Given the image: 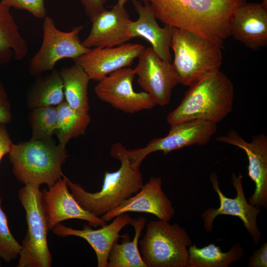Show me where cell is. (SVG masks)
<instances>
[{
    "label": "cell",
    "instance_id": "1",
    "mask_svg": "<svg viewBox=\"0 0 267 267\" xmlns=\"http://www.w3.org/2000/svg\"><path fill=\"white\" fill-rule=\"evenodd\" d=\"M246 0H151L157 19L188 31L222 48L230 37L229 24L235 9Z\"/></svg>",
    "mask_w": 267,
    "mask_h": 267
},
{
    "label": "cell",
    "instance_id": "2",
    "mask_svg": "<svg viewBox=\"0 0 267 267\" xmlns=\"http://www.w3.org/2000/svg\"><path fill=\"white\" fill-rule=\"evenodd\" d=\"M110 154L121 163L119 169L105 172L101 189L91 193L80 184L67 179L70 192L85 210L99 217L118 206L137 193L143 185L140 167L133 165L127 154V149L121 143L112 146Z\"/></svg>",
    "mask_w": 267,
    "mask_h": 267
},
{
    "label": "cell",
    "instance_id": "3",
    "mask_svg": "<svg viewBox=\"0 0 267 267\" xmlns=\"http://www.w3.org/2000/svg\"><path fill=\"white\" fill-rule=\"evenodd\" d=\"M189 87L180 104L167 115L170 125L198 119L217 125L231 112L234 86L220 70Z\"/></svg>",
    "mask_w": 267,
    "mask_h": 267
},
{
    "label": "cell",
    "instance_id": "4",
    "mask_svg": "<svg viewBox=\"0 0 267 267\" xmlns=\"http://www.w3.org/2000/svg\"><path fill=\"white\" fill-rule=\"evenodd\" d=\"M8 154L20 182L48 187L63 178L62 166L68 156L65 146L57 144L52 138L13 143Z\"/></svg>",
    "mask_w": 267,
    "mask_h": 267
},
{
    "label": "cell",
    "instance_id": "5",
    "mask_svg": "<svg viewBox=\"0 0 267 267\" xmlns=\"http://www.w3.org/2000/svg\"><path fill=\"white\" fill-rule=\"evenodd\" d=\"M171 48L172 65L179 83L190 87L219 71L222 63V48L186 30L174 28Z\"/></svg>",
    "mask_w": 267,
    "mask_h": 267
},
{
    "label": "cell",
    "instance_id": "6",
    "mask_svg": "<svg viewBox=\"0 0 267 267\" xmlns=\"http://www.w3.org/2000/svg\"><path fill=\"white\" fill-rule=\"evenodd\" d=\"M138 245L146 267H188V248L192 245V240L177 223L150 221Z\"/></svg>",
    "mask_w": 267,
    "mask_h": 267
},
{
    "label": "cell",
    "instance_id": "7",
    "mask_svg": "<svg viewBox=\"0 0 267 267\" xmlns=\"http://www.w3.org/2000/svg\"><path fill=\"white\" fill-rule=\"evenodd\" d=\"M18 198L26 213L27 230L21 245L17 267H50L52 258L47 239L49 231L40 186L25 185Z\"/></svg>",
    "mask_w": 267,
    "mask_h": 267
},
{
    "label": "cell",
    "instance_id": "8",
    "mask_svg": "<svg viewBox=\"0 0 267 267\" xmlns=\"http://www.w3.org/2000/svg\"><path fill=\"white\" fill-rule=\"evenodd\" d=\"M44 19L43 42L30 60L28 68L30 74L36 77L53 70L59 60H74L89 50L83 45L79 37L84 25L76 26L69 32H63L56 28L51 17L46 16Z\"/></svg>",
    "mask_w": 267,
    "mask_h": 267
},
{
    "label": "cell",
    "instance_id": "9",
    "mask_svg": "<svg viewBox=\"0 0 267 267\" xmlns=\"http://www.w3.org/2000/svg\"><path fill=\"white\" fill-rule=\"evenodd\" d=\"M217 125L198 119L173 124L170 125L166 136L153 138L142 148L127 149V154L132 164L140 167L143 160L152 153L162 151L167 155L185 147L207 144L216 133Z\"/></svg>",
    "mask_w": 267,
    "mask_h": 267
},
{
    "label": "cell",
    "instance_id": "10",
    "mask_svg": "<svg viewBox=\"0 0 267 267\" xmlns=\"http://www.w3.org/2000/svg\"><path fill=\"white\" fill-rule=\"evenodd\" d=\"M243 176L232 173L231 180L236 192L234 198L226 197L219 186L218 175L213 172L210 179L214 190L219 196L220 205L218 208H209L201 214L204 221V227L207 232H212L213 224L216 218L219 215H229L239 218L252 238L255 245L259 244L261 239V233L257 225V218L261 212L259 208L252 206L247 201L243 187Z\"/></svg>",
    "mask_w": 267,
    "mask_h": 267
},
{
    "label": "cell",
    "instance_id": "11",
    "mask_svg": "<svg viewBox=\"0 0 267 267\" xmlns=\"http://www.w3.org/2000/svg\"><path fill=\"white\" fill-rule=\"evenodd\" d=\"M135 76L134 69L129 67L116 70L98 81L94 88L95 93L101 101L125 113L153 108L156 105L147 93L134 91Z\"/></svg>",
    "mask_w": 267,
    "mask_h": 267
},
{
    "label": "cell",
    "instance_id": "12",
    "mask_svg": "<svg viewBox=\"0 0 267 267\" xmlns=\"http://www.w3.org/2000/svg\"><path fill=\"white\" fill-rule=\"evenodd\" d=\"M138 58L134 70L138 85L156 105H168L173 89L179 84L172 63L160 58L151 47L144 48Z\"/></svg>",
    "mask_w": 267,
    "mask_h": 267
},
{
    "label": "cell",
    "instance_id": "13",
    "mask_svg": "<svg viewBox=\"0 0 267 267\" xmlns=\"http://www.w3.org/2000/svg\"><path fill=\"white\" fill-rule=\"evenodd\" d=\"M217 140L244 150L248 160V175L255 182V188L249 203L258 208L267 207V137L259 134L248 142L235 130L219 136Z\"/></svg>",
    "mask_w": 267,
    "mask_h": 267
},
{
    "label": "cell",
    "instance_id": "14",
    "mask_svg": "<svg viewBox=\"0 0 267 267\" xmlns=\"http://www.w3.org/2000/svg\"><path fill=\"white\" fill-rule=\"evenodd\" d=\"M145 48L139 44L125 43L112 47H95L74 59L90 80L99 81L111 73L129 67Z\"/></svg>",
    "mask_w": 267,
    "mask_h": 267
},
{
    "label": "cell",
    "instance_id": "15",
    "mask_svg": "<svg viewBox=\"0 0 267 267\" xmlns=\"http://www.w3.org/2000/svg\"><path fill=\"white\" fill-rule=\"evenodd\" d=\"M160 177H151L140 190L118 206L102 216L108 222L116 216L129 212H140L155 216L158 220L170 221L175 210L162 188Z\"/></svg>",
    "mask_w": 267,
    "mask_h": 267
},
{
    "label": "cell",
    "instance_id": "16",
    "mask_svg": "<svg viewBox=\"0 0 267 267\" xmlns=\"http://www.w3.org/2000/svg\"><path fill=\"white\" fill-rule=\"evenodd\" d=\"M67 179L64 175L48 189L42 191L49 231L57 224L70 219L87 221L95 228L107 224L101 218L85 210L79 204L69 191Z\"/></svg>",
    "mask_w": 267,
    "mask_h": 267
},
{
    "label": "cell",
    "instance_id": "17",
    "mask_svg": "<svg viewBox=\"0 0 267 267\" xmlns=\"http://www.w3.org/2000/svg\"><path fill=\"white\" fill-rule=\"evenodd\" d=\"M230 35L253 50L267 45V0L247 2L234 11L229 24Z\"/></svg>",
    "mask_w": 267,
    "mask_h": 267
},
{
    "label": "cell",
    "instance_id": "18",
    "mask_svg": "<svg viewBox=\"0 0 267 267\" xmlns=\"http://www.w3.org/2000/svg\"><path fill=\"white\" fill-rule=\"evenodd\" d=\"M131 21L125 5L117 3L110 10L105 9L92 19L90 31L82 44L90 49L126 43L133 39L129 30Z\"/></svg>",
    "mask_w": 267,
    "mask_h": 267
},
{
    "label": "cell",
    "instance_id": "19",
    "mask_svg": "<svg viewBox=\"0 0 267 267\" xmlns=\"http://www.w3.org/2000/svg\"><path fill=\"white\" fill-rule=\"evenodd\" d=\"M113 219L110 223L97 229H92L89 224H84L82 229H76L58 223L52 230L60 237L74 236L84 239L95 252L97 267H107L108 256L113 245L122 236L120 231L130 224L132 218L128 213H123Z\"/></svg>",
    "mask_w": 267,
    "mask_h": 267
},
{
    "label": "cell",
    "instance_id": "20",
    "mask_svg": "<svg viewBox=\"0 0 267 267\" xmlns=\"http://www.w3.org/2000/svg\"><path fill=\"white\" fill-rule=\"evenodd\" d=\"M133 4L138 18L136 21H131L129 25L132 38H144L160 58L171 62L170 48L174 28L166 25L162 28L158 25L149 2L143 4L134 0Z\"/></svg>",
    "mask_w": 267,
    "mask_h": 267
},
{
    "label": "cell",
    "instance_id": "21",
    "mask_svg": "<svg viewBox=\"0 0 267 267\" xmlns=\"http://www.w3.org/2000/svg\"><path fill=\"white\" fill-rule=\"evenodd\" d=\"M27 42L21 36L10 8L0 3V66L9 63L12 57L17 61L27 55Z\"/></svg>",
    "mask_w": 267,
    "mask_h": 267
},
{
    "label": "cell",
    "instance_id": "22",
    "mask_svg": "<svg viewBox=\"0 0 267 267\" xmlns=\"http://www.w3.org/2000/svg\"><path fill=\"white\" fill-rule=\"evenodd\" d=\"M147 219L141 216L132 220L130 225L134 229L133 240L127 233L122 235L121 244L117 242L113 245L108 258L107 267H146L138 249V242Z\"/></svg>",
    "mask_w": 267,
    "mask_h": 267
},
{
    "label": "cell",
    "instance_id": "23",
    "mask_svg": "<svg viewBox=\"0 0 267 267\" xmlns=\"http://www.w3.org/2000/svg\"><path fill=\"white\" fill-rule=\"evenodd\" d=\"M62 78L65 100L72 108L84 112L89 110L88 86L90 80L79 65L63 67L59 71Z\"/></svg>",
    "mask_w": 267,
    "mask_h": 267
},
{
    "label": "cell",
    "instance_id": "24",
    "mask_svg": "<svg viewBox=\"0 0 267 267\" xmlns=\"http://www.w3.org/2000/svg\"><path fill=\"white\" fill-rule=\"evenodd\" d=\"M37 77L27 93V104L30 108L57 106L65 101L63 82L59 71L53 69L49 74Z\"/></svg>",
    "mask_w": 267,
    "mask_h": 267
},
{
    "label": "cell",
    "instance_id": "25",
    "mask_svg": "<svg viewBox=\"0 0 267 267\" xmlns=\"http://www.w3.org/2000/svg\"><path fill=\"white\" fill-rule=\"evenodd\" d=\"M188 267H228L241 259L244 252L239 243L233 245L226 252L212 243L202 248L192 244L188 248Z\"/></svg>",
    "mask_w": 267,
    "mask_h": 267
},
{
    "label": "cell",
    "instance_id": "26",
    "mask_svg": "<svg viewBox=\"0 0 267 267\" xmlns=\"http://www.w3.org/2000/svg\"><path fill=\"white\" fill-rule=\"evenodd\" d=\"M57 120L55 131L58 143L66 146L73 138L84 134L90 122L89 112L70 107L65 101L56 106Z\"/></svg>",
    "mask_w": 267,
    "mask_h": 267
},
{
    "label": "cell",
    "instance_id": "27",
    "mask_svg": "<svg viewBox=\"0 0 267 267\" xmlns=\"http://www.w3.org/2000/svg\"><path fill=\"white\" fill-rule=\"evenodd\" d=\"M32 130V139L52 138L56 128V106H46L32 109L29 116Z\"/></svg>",
    "mask_w": 267,
    "mask_h": 267
},
{
    "label": "cell",
    "instance_id": "28",
    "mask_svg": "<svg viewBox=\"0 0 267 267\" xmlns=\"http://www.w3.org/2000/svg\"><path fill=\"white\" fill-rule=\"evenodd\" d=\"M1 203L2 199L0 196V259L6 263H10L19 257L21 245L10 230Z\"/></svg>",
    "mask_w": 267,
    "mask_h": 267
},
{
    "label": "cell",
    "instance_id": "29",
    "mask_svg": "<svg viewBox=\"0 0 267 267\" xmlns=\"http://www.w3.org/2000/svg\"><path fill=\"white\" fill-rule=\"evenodd\" d=\"M0 3L9 8L26 10L37 18L46 16L44 0H0Z\"/></svg>",
    "mask_w": 267,
    "mask_h": 267
},
{
    "label": "cell",
    "instance_id": "30",
    "mask_svg": "<svg viewBox=\"0 0 267 267\" xmlns=\"http://www.w3.org/2000/svg\"><path fill=\"white\" fill-rule=\"evenodd\" d=\"M12 118L10 103L5 89L0 81V124H8Z\"/></svg>",
    "mask_w": 267,
    "mask_h": 267
},
{
    "label": "cell",
    "instance_id": "31",
    "mask_svg": "<svg viewBox=\"0 0 267 267\" xmlns=\"http://www.w3.org/2000/svg\"><path fill=\"white\" fill-rule=\"evenodd\" d=\"M249 267H267V242L264 243L258 249L254 251L249 258Z\"/></svg>",
    "mask_w": 267,
    "mask_h": 267
},
{
    "label": "cell",
    "instance_id": "32",
    "mask_svg": "<svg viewBox=\"0 0 267 267\" xmlns=\"http://www.w3.org/2000/svg\"><path fill=\"white\" fill-rule=\"evenodd\" d=\"M107 0H80L90 21L99 13L104 10Z\"/></svg>",
    "mask_w": 267,
    "mask_h": 267
},
{
    "label": "cell",
    "instance_id": "33",
    "mask_svg": "<svg viewBox=\"0 0 267 267\" xmlns=\"http://www.w3.org/2000/svg\"><path fill=\"white\" fill-rule=\"evenodd\" d=\"M12 144L5 125L0 124V162L5 155L8 154Z\"/></svg>",
    "mask_w": 267,
    "mask_h": 267
},
{
    "label": "cell",
    "instance_id": "34",
    "mask_svg": "<svg viewBox=\"0 0 267 267\" xmlns=\"http://www.w3.org/2000/svg\"><path fill=\"white\" fill-rule=\"evenodd\" d=\"M128 0H117L118 1L117 3L119 4L125 5V3L127 2ZM142 0L144 2L145 1L150 2L151 0Z\"/></svg>",
    "mask_w": 267,
    "mask_h": 267
},
{
    "label": "cell",
    "instance_id": "35",
    "mask_svg": "<svg viewBox=\"0 0 267 267\" xmlns=\"http://www.w3.org/2000/svg\"><path fill=\"white\" fill-rule=\"evenodd\" d=\"M1 266V262H0V267Z\"/></svg>",
    "mask_w": 267,
    "mask_h": 267
}]
</instances>
